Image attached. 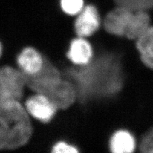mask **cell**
Returning <instances> with one entry per match:
<instances>
[{"label": "cell", "instance_id": "e0dca14e", "mask_svg": "<svg viewBox=\"0 0 153 153\" xmlns=\"http://www.w3.org/2000/svg\"><path fill=\"white\" fill-rule=\"evenodd\" d=\"M140 149L143 152L153 153V128L143 137L140 142Z\"/></svg>", "mask_w": 153, "mask_h": 153}, {"label": "cell", "instance_id": "52a82bcc", "mask_svg": "<svg viewBox=\"0 0 153 153\" xmlns=\"http://www.w3.org/2000/svg\"><path fill=\"white\" fill-rule=\"evenodd\" d=\"M45 56L36 47L28 45L23 47L16 56L15 66L26 76H32L42 70Z\"/></svg>", "mask_w": 153, "mask_h": 153}, {"label": "cell", "instance_id": "9c48e42d", "mask_svg": "<svg viewBox=\"0 0 153 153\" xmlns=\"http://www.w3.org/2000/svg\"><path fill=\"white\" fill-rule=\"evenodd\" d=\"M133 12L127 8L117 6L104 19L103 27L105 31L114 36H126Z\"/></svg>", "mask_w": 153, "mask_h": 153}, {"label": "cell", "instance_id": "9a60e30c", "mask_svg": "<svg viewBox=\"0 0 153 153\" xmlns=\"http://www.w3.org/2000/svg\"><path fill=\"white\" fill-rule=\"evenodd\" d=\"M12 138L10 124L0 116V152H8Z\"/></svg>", "mask_w": 153, "mask_h": 153}, {"label": "cell", "instance_id": "30bf717a", "mask_svg": "<svg viewBox=\"0 0 153 153\" xmlns=\"http://www.w3.org/2000/svg\"><path fill=\"white\" fill-rule=\"evenodd\" d=\"M109 148L114 153H130L135 148V141L130 133L119 130L113 133L109 141Z\"/></svg>", "mask_w": 153, "mask_h": 153}, {"label": "cell", "instance_id": "7a4b0ae2", "mask_svg": "<svg viewBox=\"0 0 153 153\" xmlns=\"http://www.w3.org/2000/svg\"><path fill=\"white\" fill-rule=\"evenodd\" d=\"M27 92V76L25 74L13 65L0 66V102H23Z\"/></svg>", "mask_w": 153, "mask_h": 153}, {"label": "cell", "instance_id": "2e32d148", "mask_svg": "<svg viewBox=\"0 0 153 153\" xmlns=\"http://www.w3.org/2000/svg\"><path fill=\"white\" fill-rule=\"evenodd\" d=\"M60 5L62 11L69 16H76L85 7L84 0H61Z\"/></svg>", "mask_w": 153, "mask_h": 153}, {"label": "cell", "instance_id": "4fadbf2b", "mask_svg": "<svg viewBox=\"0 0 153 153\" xmlns=\"http://www.w3.org/2000/svg\"><path fill=\"white\" fill-rule=\"evenodd\" d=\"M117 6L133 11H147L153 8V0H114Z\"/></svg>", "mask_w": 153, "mask_h": 153}, {"label": "cell", "instance_id": "ac0fdd59", "mask_svg": "<svg viewBox=\"0 0 153 153\" xmlns=\"http://www.w3.org/2000/svg\"><path fill=\"white\" fill-rule=\"evenodd\" d=\"M4 47L3 42L0 39V61L2 59L4 56Z\"/></svg>", "mask_w": 153, "mask_h": 153}, {"label": "cell", "instance_id": "8fae6325", "mask_svg": "<svg viewBox=\"0 0 153 153\" xmlns=\"http://www.w3.org/2000/svg\"><path fill=\"white\" fill-rule=\"evenodd\" d=\"M150 27V17L147 11H134L125 37L137 40Z\"/></svg>", "mask_w": 153, "mask_h": 153}, {"label": "cell", "instance_id": "277c9868", "mask_svg": "<svg viewBox=\"0 0 153 153\" xmlns=\"http://www.w3.org/2000/svg\"><path fill=\"white\" fill-rule=\"evenodd\" d=\"M27 76L28 92L47 94L64 77L61 67L45 57V61L42 70L32 76Z\"/></svg>", "mask_w": 153, "mask_h": 153}, {"label": "cell", "instance_id": "5bb4252c", "mask_svg": "<svg viewBox=\"0 0 153 153\" xmlns=\"http://www.w3.org/2000/svg\"><path fill=\"white\" fill-rule=\"evenodd\" d=\"M49 151L52 153H79L80 147L66 138H59L51 145Z\"/></svg>", "mask_w": 153, "mask_h": 153}, {"label": "cell", "instance_id": "5b68a950", "mask_svg": "<svg viewBox=\"0 0 153 153\" xmlns=\"http://www.w3.org/2000/svg\"><path fill=\"white\" fill-rule=\"evenodd\" d=\"M95 56L94 46L89 38L75 36L70 40L65 52L67 65L76 67L89 64Z\"/></svg>", "mask_w": 153, "mask_h": 153}, {"label": "cell", "instance_id": "7c38bea8", "mask_svg": "<svg viewBox=\"0 0 153 153\" xmlns=\"http://www.w3.org/2000/svg\"><path fill=\"white\" fill-rule=\"evenodd\" d=\"M137 47L140 54V58L146 66L153 69V27L137 40Z\"/></svg>", "mask_w": 153, "mask_h": 153}, {"label": "cell", "instance_id": "8992f818", "mask_svg": "<svg viewBox=\"0 0 153 153\" xmlns=\"http://www.w3.org/2000/svg\"><path fill=\"white\" fill-rule=\"evenodd\" d=\"M46 94L59 112L68 111L78 102V92L75 84L65 76Z\"/></svg>", "mask_w": 153, "mask_h": 153}, {"label": "cell", "instance_id": "3957f363", "mask_svg": "<svg viewBox=\"0 0 153 153\" xmlns=\"http://www.w3.org/2000/svg\"><path fill=\"white\" fill-rule=\"evenodd\" d=\"M22 102L35 124L40 126L49 125L59 112L50 98L44 93L29 92Z\"/></svg>", "mask_w": 153, "mask_h": 153}, {"label": "cell", "instance_id": "ba28073f", "mask_svg": "<svg viewBox=\"0 0 153 153\" xmlns=\"http://www.w3.org/2000/svg\"><path fill=\"white\" fill-rule=\"evenodd\" d=\"M74 22L75 36L89 38L93 36L101 25V19L97 8L92 4L85 6Z\"/></svg>", "mask_w": 153, "mask_h": 153}, {"label": "cell", "instance_id": "6da1fadb", "mask_svg": "<svg viewBox=\"0 0 153 153\" xmlns=\"http://www.w3.org/2000/svg\"><path fill=\"white\" fill-rule=\"evenodd\" d=\"M63 72L75 84L78 92L76 105L82 108L94 100L111 97L122 86L119 61L116 56L109 53H95L88 65H67L63 68Z\"/></svg>", "mask_w": 153, "mask_h": 153}]
</instances>
